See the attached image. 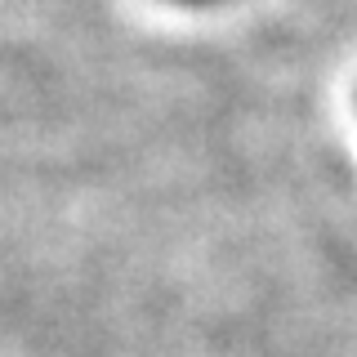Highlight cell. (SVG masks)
Listing matches in <instances>:
<instances>
[{
  "instance_id": "1",
  "label": "cell",
  "mask_w": 357,
  "mask_h": 357,
  "mask_svg": "<svg viewBox=\"0 0 357 357\" xmlns=\"http://www.w3.org/2000/svg\"><path fill=\"white\" fill-rule=\"evenodd\" d=\"M183 5H215V0H183Z\"/></svg>"
}]
</instances>
